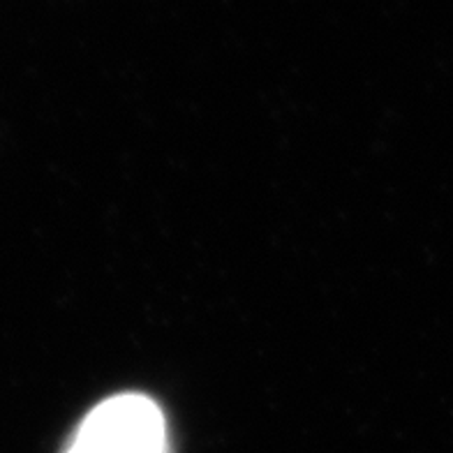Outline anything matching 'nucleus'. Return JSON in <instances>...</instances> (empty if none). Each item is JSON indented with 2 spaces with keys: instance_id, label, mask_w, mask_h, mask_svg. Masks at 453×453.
I'll return each instance as SVG.
<instances>
[{
  "instance_id": "1",
  "label": "nucleus",
  "mask_w": 453,
  "mask_h": 453,
  "mask_svg": "<svg viewBox=\"0 0 453 453\" xmlns=\"http://www.w3.org/2000/svg\"><path fill=\"white\" fill-rule=\"evenodd\" d=\"M65 453H169L167 424L146 395H113L81 421Z\"/></svg>"
}]
</instances>
